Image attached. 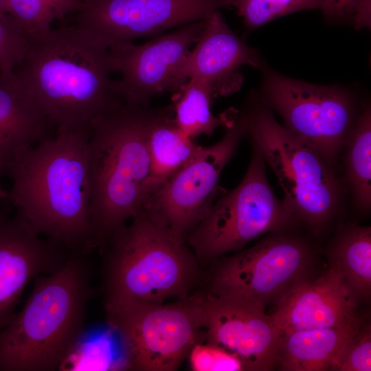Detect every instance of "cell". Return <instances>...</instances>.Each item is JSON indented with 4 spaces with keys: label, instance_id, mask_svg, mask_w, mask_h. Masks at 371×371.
<instances>
[{
    "label": "cell",
    "instance_id": "6da1fadb",
    "mask_svg": "<svg viewBox=\"0 0 371 371\" xmlns=\"http://www.w3.org/2000/svg\"><path fill=\"white\" fill-rule=\"evenodd\" d=\"M89 124L58 128L6 170L12 186L7 199L39 234L74 254L98 248L90 211L87 144Z\"/></svg>",
    "mask_w": 371,
    "mask_h": 371
},
{
    "label": "cell",
    "instance_id": "7a4b0ae2",
    "mask_svg": "<svg viewBox=\"0 0 371 371\" xmlns=\"http://www.w3.org/2000/svg\"><path fill=\"white\" fill-rule=\"evenodd\" d=\"M27 38L15 74L58 128L87 126L122 102L113 89L107 49L76 24Z\"/></svg>",
    "mask_w": 371,
    "mask_h": 371
},
{
    "label": "cell",
    "instance_id": "3957f363",
    "mask_svg": "<svg viewBox=\"0 0 371 371\" xmlns=\"http://www.w3.org/2000/svg\"><path fill=\"white\" fill-rule=\"evenodd\" d=\"M89 254L71 253L37 276L12 322L0 330V371H54L81 339L93 295Z\"/></svg>",
    "mask_w": 371,
    "mask_h": 371
},
{
    "label": "cell",
    "instance_id": "277c9868",
    "mask_svg": "<svg viewBox=\"0 0 371 371\" xmlns=\"http://www.w3.org/2000/svg\"><path fill=\"white\" fill-rule=\"evenodd\" d=\"M151 108L122 102L89 122L90 211L98 249L144 207Z\"/></svg>",
    "mask_w": 371,
    "mask_h": 371
},
{
    "label": "cell",
    "instance_id": "5b68a950",
    "mask_svg": "<svg viewBox=\"0 0 371 371\" xmlns=\"http://www.w3.org/2000/svg\"><path fill=\"white\" fill-rule=\"evenodd\" d=\"M99 248L103 304L185 298L203 280L187 242L144 207Z\"/></svg>",
    "mask_w": 371,
    "mask_h": 371
},
{
    "label": "cell",
    "instance_id": "8992f818",
    "mask_svg": "<svg viewBox=\"0 0 371 371\" xmlns=\"http://www.w3.org/2000/svg\"><path fill=\"white\" fill-rule=\"evenodd\" d=\"M247 135L283 191L282 202L313 237L341 220L348 196L344 181L310 145L289 133L252 92L243 108Z\"/></svg>",
    "mask_w": 371,
    "mask_h": 371
},
{
    "label": "cell",
    "instance_id": "52a82bcc",
    "mask_svg": "<svg viewBox=\"0 0 371 371\" xmlns=\"http://www.w3.org/2000/svg\"><path fill=\"white\" fill-rule=\"evenodd\" d=\"M318 252L295 229L270 232L254 246L216 258L201 293L266 312L296 284L313 278Z\"/></svg>",
    "mask_w": 371,
    "mask_h": 371
},
{
    "label": "cell",
    "instance_id": "ba28073f",
    "mask_svg": "<svg viewBox=\"0 0 371 371\" xmlns=\"http://www.w3.org/2000/svg\"><path fill=\"white\" fill-rule=\"evenodd\" d=\"M251 149L241 182L216 200L186 239L201 269L218 258L243 249L260 236L300 225L275 194L262 155L252 145Z\"/></svg>",
    "mask_w": 371,
    "mask_h": 371
},
{
    "label": "cell",
    "instance_id": "9c48e42d",
    "mask_svg": "<svg viewBox=\"0 0 371 371\" xmlns=\"http://www.w3.org/2000/svg\"><path fill=\"white\" fill-rule=\"evenodd\" d=\"M110 328L120 339L126 368L175 371L192 347L203 339L201 293L173 304L137 301L104 305Z\"/></svg>",
    "mask_w": 371,
    "mask_h": 371
},
{
    "label": "cell",
    "instance_id": "30bf717a",
    "mask_svg": "<svg viewBox=\"0 0 371 371\" xmlns=\"http://www.w3.org/2000/svg\"><path fill=\"white\" fill-rule=\"evenodd\" d=\"M255 96L282 119L283 126L313 147L337 172L344 147L359 114L355 96L339 86L315 85L264 65Z\"/></svg>",
    "mask_w": 371,
    "mask_h": 371
},
{
    "label": "cell",
    "instance_id": "8fae6325",
    "mask_svg": "<svg viewBox=\"0 0 371 371\" xmlns=\"http://www.w3.org/2000/svg\"><path fill=\"white\" fill-rule=\"evenodd\" d=\"M223 137L197 154L147 199L144 207L186 242L192 229L226 190L219 186L222 171L247 135V118L235 109Z\"/></svg>",
    "mask_w": 371,
    "mask_h": 371
},
{
    "label": "cell",
    "instance_id": "7c38bea8",
    "mask_svg": "<svg viewBox=\"0 0 371 371\" xmlns=\"http://www.w3.org/2000/svg\"><path fill=\"white\" fill-rule=\"evenodd\" d=\"M222 8L227 0H85L76 24L108 49L204 20Z\"/></svg>",
    "mask_w": 371,
    "mask_h": 371
},
{
    "label": "cell",
    "instance_id": "4fadbf2b",
    "mask_svg": "<svg viewBox=\"0 0 371 371\" xmlns=\"http://www.w3.org/2000/svg\"><path fill=\"white\" fill-rule=\"evenodd\" d=\"M203 27L204 20L198 21L141 45L127 42L108 48L112 71L120 75L113 82L118 98L148 107L153 98L177 91V70Z\"/></svg>",
    "mask_w": 371,
    "mask_h": 371
},
{
    "label": "cell",
    "instance_id": "5bb4252c",
    "mask_svg": "<svg viewBox=\"0 0 371 371\" xmlns=\"http://www.w3.org/2000/svg\"><path fill=\"white\" fill-rule=\"evenodd\" d=\"M201 295L202 341L236 355L244 370L268 371L278 368L280 332L268 313L241 303Z\"/></svg>",
    "mask_w": 371,
    "mask_h": 371
},
{
    "label": "cell",
    "instance_id": "9a60e30c",
    "mask_svg": "<svg viewBox=\"0 0 371 371\" xmlns=\"http://www.w3.org/2000/svg\"><path fill=\"white\" fill-rule=\"evenodd\" d=\"M41 236L18 212L0 218V330L14 319L31 280L52 273L71 254L60 243Z\"/></svg>",
    "mask_w": 371,
    "mask_h": 371
},
{
    "label": "cell",
    "instance_id": "2e32d148",
    "mask_svg": "<svg viewBox=\"0 0 371 371\" xmlns=\"http://www.w3.org/2000/svg\"><path fill=\"white\" fill-rule=\"evenodd\" d=\"M194 47L179 66L175 77L177 91L190 78L208 83L216 96L238 91L243 83L239 69L264 65L258 51L246 44L215 11L204 19V27Z\"/></svg>",
    "mask_w": 371,
    "mask_h": 371
},
{
    "label": "cell",
    "instance_id": "e0dca14e",
    "mask_svg": "<svg viewBox=\"0 0 371 371\" xmlns=\"http://www.w3.org/2000/svg\"><path fill=\"white\" fill-rule=\"evenodd\" d=\"M359 301L328 268L293 287L268 313L280 334L339 326L355 322Z\"/></svg>",
    "mask_w": 371,
    "mask_h": 371
},
{
    "label": "cell",
    "instance_id": "ac0fdd59",
    "mask_svg": "<svg viewBox=\"0 0 371 371\" xmlns=\"http://www.w3.org/2000/svg\"><path fill=\"white\" fill-rule=\"evenodd\" d=\"M46 116L14 71L0 73V166L10 163L46 136Z\"/></svg>",
    "mask_w": 371,
    "mask_h": 371
},
{
    "label": "cell",
    "instance_id": "d6986e66",
    "mask_svg": "<svg viewBox=\"0 0 371 371\" xmlns=\"http://www.w3.org/2000/svg\"><path fill=\"white\" fill-rule=\"evenodd\" d=\"M363 317L339 326L280 333L278 367L286 371L334 370Z\"/></svg>",
    "mask_w": 371,
    "mask_h": 371
},
{
    "label": "cell",
    "instance_id": "ffe728a7",
    "mask_svg": "<svg viewBox=\"0 0 371 371\" xmlns=\"http://www.w3.org/2000/svg\"><path fill=\"white\" fill-rule=\"evenodd\" d=\"M147 145L150 159L147 199L202 147L177 126L173 104L151 108L147 125Z\"/></svg>",
    "mask_w": 371,
    "mask_h": 371
},
{
    "label": "cell",
    "instance_id": "44dd1931",
    "mask_svg": "<svg viewBox=\"0 0 371 371\" xmlns=\"http://www.w3.org/2000/svg\"><path fill=\"white\" fill-rule=\"evenodd\" d=\"M328 268L336 272L359 302L370 298L371 227L355 223H342L326 248Z\"/></svg>",
    "mask_w": 371,
    "mask_h": 371
},
{
    "label": "cell",
    "instance_id": "7402d4cb",
    "mask_svg": "<svg viewBox=\"0 0 371 371\" xmlns=\"http://www.w3.org/2000/svg\"><path fill=\"white\" fill-rule=\"evenodd\" d=\"M344 175L341 177L353 209L361 214L371 210V108L361 106L344 147Z\"/></svg>",
    "mask_w": 371,
    "mask_h": 371
},
{
    "label": "cell",
    "instance_id": "603a6c76",
    "mask_svg": "<svg viewBox=\"0 0 371 371\" xmlns=\"http://www.w3.org/2000/svg\"><path fill=\"white\" fill-rule=\"evenodd\" d=\"M173 104L174 120L177 126L192 139L210 136L231 120L234 109L218 117L212 114L211 105L216 98L211 86L197 78L189 79L180 89Z\"/></svg>",
    "mask_w": 371,
    "mask_h": 371
},
{
    "label": "cell",
    "instance_id": "cb8c5ba5",
    "mask_svg": "<svg viewBox=\"0 0 371 371\" xmlns=\"http://www.w3.org/2000/svg\"><path fill=\"white\" fill-rule=\"evenodd\" d=\"M82 5V0H8L7 14L32 38L49 32L53 21L78 12Z\"/></svg>",
    "mask_w": 371,
    "mask_h": 371
},
{
    "label": "cell",
    "instance_id": "d4e9b609",
    "mask_svg": "<svg viewBox=\"0 0 371 371\" xmlns=\"http://www.w3.org/2000/svg\"><path fill=\"white\" fill-rule=\"evenodd\" d=\"M227 6L236 9L247 31L289 14L318 9L316 0H227Z\"/></svg>",
    "mask_w": 371,
    "mask_h": 371
},
{
    "label": "cell",
    "instance_id": "484cf974",
    "mask_svg": "<svg viewBox=\"0 0 371 371\" xmlns=\"http://www.w3.org/2000/svg\"><path fill=\"white\" fill-rule=\"evenodd\" d=\"M188 357L194 371L244 370L238 357L224 348L205 341L196 342Z\"/></svg>",
    "mask_w": 371,
    "mask_h": 371
},
{
    "label": "cell",
    "instance_id": "4316f807",
    "mask_svg": "<svg viewBox=\"0 0 371 371\" xmlns=\"http://www.w3.org/2000/svg\"><path fill=\"white\" fill-rule=\"evenodd\" d=\"M334 370H371V325L365 317L344 348Z\"/></svg>",
    "mask_w": 371,
    "mask_h": 371
},
{
    "label": "cell",
    "instance_id": "83f0119b",
    "mask_svg": "<svg viewBox=\"0 0 371 371\" xmlns=\"http://www.w3.org/2000/svg\"><path fill=\"white\" fill-rule=\"evenodd\" d=\"M28 45V38L8 15L0 17V73L20 65Z\"/></svg>",
    "mask_w": 371,
    "mask_h": 371
},
{
    "label": "cell",
    "instance_id": "f1b7e54d",
    "mask_svg": "<svg viewBox=\"0 0 371 371\" xmlns=\"http://www.w3.org/2000/svg\"><path fill=\"white\" fill-rule=\"evenodd\" d=\"M329 20L346 21L355 29L370 28L371 0H316Z\"/></svg>",
    "mask_w": 371,
    "mask_h": 371
},
{
    "label": "cell",
    "instance_id": "f546056e",
    "mask_svg": "<svg viewBox=\"0 0 371 371\" xmlns=\"http://www.w3.org/2000/svg\"><path fill=\"white\" fill-rule=\"evenodd\" d=\"M8 0H0V17H3L7 14Z\"/></svg>",
    "mask_w": 371,
    "mask_h": 371
},
{
    "label": "cell",
    "instance_id": "4dcf8cb0",
    "mask_svg": "<svg viewBox=\"0 0 371 371\" xmlns=\"http://www.w3.org/2000/svg\"><path fill=\"white\" fill-rule=\"evenodd\" d=\"M3 171L1 167L0 166V174ZM8 197V191L3 190L0 185V201L7 199Z\"/></svg>",
    "mask_w": 371,
    "mask_h": 371
}]
</instances>
